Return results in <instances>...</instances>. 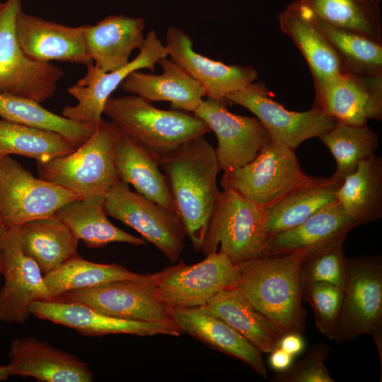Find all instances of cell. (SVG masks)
Returning a JSON list of instances; mask_svg holds the SVG:
<instances>
[{"label":"cell","mask_w":382,"mask_h":382,"mask_svg":"<svg viewBox=\"0 0 382 382\" xmlns=\"http://www.w3.org/2000/svg\"><path fill=\"white\" fill-rule=\"evenodd\" d=\"M175 212L193 248L200 252L220 191L215 149L199 136L158 159Z\"/></svg>","instance_id":"cell-1"},{"label":"cell","mask_w":382,"mask_h":382,"mask_svg":"<svg viewBox=\"0 0 382 382\" xmlns=\"http://www.w3.org/2000/svg\"><path fill=\"white\" fill-rule=\"evenodd\" d=\"M307 252L270 253L238 265L237 289L281 336L306 328L299 271Z\"/></svg>","instance_id":"cell-2"},{"label":"cell","mask_w":382,"mask_h":382,"mask_svg":"<svg viewBox=\"0 0 382 382\" xmlns=\"http://www.w3.org/2000/svg\"><path fill=\"white\" fill-rule=\"evenodd\" d=\"M103 114L116 125L122 134L157 159L187 141L211 132L207 124L193 113L158 109L133 94L110 96Z\"/></svg>","instance_id":"cell-3"},{"label":"cell","mask_w":382,"mask_h":382,"mask_svg":"<svg viewBox=\"0 0 382 382\" xmlns=\"http://www.w3.org/2000/svg\"><path fill=\"white\" fill-rule=\"evenodd\" d=\"M121 135L115 123L102 119L91 136L72 153L37 162L39 178L81 197L105 196L120 180L115 153Z\"/></svg>","instance_id":"cell-4"},{"label":"cell","mask_w":382,"mask_h":382,"mask_svg":"<svg viewBox=\"0 0 382 382\" xmlns=\"http://www.w3.org/2000/svg\"><path fill=\"white\" fill-rule=\"evenodd\" d=\"M263 208L229 189L220 191L200 252L219 251L239 265L270 254Z\"/></svg>","instance_id":"cell-5"},{"label":"cell","mask_w":382,"mask_h":382,"mask_svg":"<svg viewBox=\"0 0 382 382\" xmlns=\"http://www.w3.org/2000/svg\"><path fill=\"white\" fill-rule=\"evenodd\" d=\"M345 285L335 341L369 335L382 362V257L345 256Z\"/></svg>","instance_id":"cell-6"},{"label":"cell","mask_w":382,"mask_h":382,"mask_svg":"<svg viewBox=\"0 0 382 382\" xmlns=\"http://www.w3.org/2000/svg\"><path fill=\"white\" fill-rule=\"evenodd\" d=\"M295 151L270 139L248 163L224 172L220 184L265 207L308 182Z\"/></svg>","instance_id":"cell-7"},{"label":"cell","mask_w":382,"mask_h":382,"mask_svg":"<svg viewBox=\"0 0 382 382\" xmlns=\"http://www.w3.org/2000/svg\"><path fill=\"white\" fill-rule=\"evenodd\" d=\"M22 0L0 1V94L16 96L42 103L55 93L62 69L51 62L29 58L21 49L16 22Z\"/></svg>","instance_id":"cell-8"},{"label":"cell","mask_w":382,"mask_h":382,"mask_svg":"<svg viewBox=\"0 0 382 382\" xmlns=\"http://www.w3.org/2000/svg\"><path fill=\"white\" fill-rule=\"evenodd\" d=\"M239 279L238 265L219 251L193 265L181 260L152 273L157 297L170 309L204 306L219 292L236 287Z\"/></svg>","instance_id":"cell-9"},{"label":"cell","mask_w":382,"mask_h":382,"mask_svg":"<svg viewBox=\"0 0 382 382\" xmlns=\"http://www.w3.org/2000/svg\"><path fill=\"white\" fill-rule=\"evenodd\" d=\"M50 300L79 302L111 317L180 329L173 310L157 297L150 273L137 279L116 280L66 291Z\"/></svg>","instance_id":"cell-10"},{"label":"cell","mask_w":382,"mask_h":382,"mask_svg":"<svg viewBox=\"0 0 382 382\" xmlns=\"http://www.w3.org/2000/svg\"><path fill=\"white\" fill-rule=\"evenodd\" d=\"M80 198L58 185L35 178L9 156L0 157L1 227H18L53 216L64 205Z\"/></svg>","instance_id":"cell-11"},{"label":"cell","mask_w":382,"mask_h":382,"mask_svg":"<svg viewBox=\"0 0 382 382\" xmlns=\"http://www.w3.org/2000/svg\"><path fill=\"white\" fill-rule=\"evenodd\" d=\"M104 207L108 216L134 228L171 262L180 259L187 234L175 213L132 191L121 180L106 194Z\"/></svg>","instance_id":"cell-12"},{"label":"cell","mask_w":382,"mask_h":382,"mask_svg":"<svg viewBox=\"0 0 382 382\" xmlns=\"http://www.w3.org/2000/svg\"><path fill=\"white\" fill-rule=\"evenodd\" d=\"M0 321L22 325L30 314L31 304L49 300L44 274L35 260L23 250L16 227H1Z\"/></svg>","instance_id":"cell-13"},{"label":"cell","mask_w":382,"mask_h":382,"mask_svg":"<svg viewBox=\"0 0 382 382\" xmlns=\"http://www.w3.org/2000/svg\"><path fill=\"white\" fill-rule=\"evenodd\" d=\"M167 56L166 46L154 30H149L137 56L125 66L110 72L103 71L94 64L87 66L86 75L68 88L69 93L77 103L65 106L62 116L96 128L102 120L107 100L122 82L134 71L147 69L154 71L155 65Z\"/></svg>","instance_id":"cell-14"},{"label":"cell","mask_w":382,"mask_h":382,"mask_svg":"<svg viewBox=\"0 0 382 382\" xmlns=\"http://www.w3.org/2000/svg\"><path fill=\"white\" fill-rule=\"evenodd\" d=\"M226 100L250 110L262 122L270 139L294 151L303 141L319 138L337 122L316 108L303 112L286 109L270 98L263 83L253 82L228 95Z\"/></svg>","instance_id":"cell-15"},{"label":"cell","mask_w":382,"mask_h":382,"mask_svg":"<svg viewBox=\"0 0 382 382\" xmlns=\"http://www.w3.org/2000/svg\"><path fill=\"white\" fill-rule=\"evenodd\" d=\"M227 102L207 98L192 112L204 121L217 139L216 155L220 170L230 171L250 162L270 139L255 117L231 112Z\"/></svg>","instance_id":"cell-16"},{"label":"cell","mask_w":382,"mask_h":382,"mask_svg":"<svg viewBox=\"0 0 382 382\" xmlns=\"http://www.w3.org/2000/svg\"><path fill=\"white\" fill-rule=\"evenodd\" d=\"M313 108L337 122L366 125L368 120L382 119V75L349 71L330 78L316 92Z\"/></svg>","instance_id":"cell-17"},{"label":"cell","mask_w":382,"mask_h":382,"mask_svg":"<svg viewBox=\"0 0 382 382\" xmlns=\"http://www.w3.org/2000/svg\"><path fill=\"white\" fill-rule=\"evenodd\" d=\"M168 55L204 88L207 98L228 102L226 96L255 82L257 72L252 66L226 64L195 52L191 37L182 29L166 30Z\"/></svg>","instance_id":"cell-18"},{"label":"cell","mask_w":382,"mask_h":382,"mask_svg":"<svg viewBox=\"0 0 382 382\" xmlns=\"http://www.w3.org/2000/svg\"><path fill=\"white\" fill-rule=\"evenodd\" d=\"M86 26H67L22 10L16 18V32L21 49L35 61L67 62L87 67L93 62L86 47Z\"/></svg>","instance_id":"cell-19"},{"label":"cell","mask_w":382,"mask_h":382,"mask_svg":"<svg viewBox=\"0 0 382 382\" xmlns=\"http://www.w3.org/2000/svg\"><path fill=\"white\" fill-rule=\"evenodd\" d=\"M30 314L73 329L86 336L128 334L141 337L166 335L179 337L183 332L171 326L124 320L103 314L79 302L42 300L33 302Z\"/></svg>","instance_id":"cell-20"},{"label":"cell","mask_w":382,"mask_h":382,"mask_svg":"<svg viewBox=\"0 0 382 382\" xmlns=\"http://www.w3.org/2000/svg\"><path fill=\"white\" fill-rule=\"evenodd\" d=\"M10 376L42 382H91L94 375L77 357L34 336L13 340L8 351Z\"/></svg>","instance_id":"cell-21"},{"label":"cell","mask_w":382,"mask_h":382,"mask_svg":"<svg viewBox=\"0 0 382 382\" xmlns=\"http://www.w3.org/2000/svg\"><path fill=\"white\" fill-rule=\"evenodd\" d=\"M172 310L175 320L183 333L185 332L209 347L242 361L263 378H267L262 352L222 319L204 306Z\"/></svg>","instance_id":"cell-22"},{"label":"cell","mask_w":382,"mask_h":382,"mask_svg":"<svg viewBox=\"0 0 382 382\" xmlns=\"http://www.w3.org/2000/svg\"><path fill=\"white\" fill-rule=\"evenodd\" d=\"M282 31L296 44L311 71L316 92L332 77L347 71L337 52L297 0L278 17Z\"/></svg>","instance_id":"cell-23"},{"label":"cell","mask_w":382,"mask_h":382,"mask_svg":"<svg viewBox=\"0 0 382 382\" xmlns=\"http://www.w3.org/2000/svg\"><path fill=\"white\" fill-rule=\"evenodd\" d=\"M145 21L123 14L110 15L87 25L86 42L93 64L104 72L117 70L130 61L132 52L144 45Z\"/></svg>","instance_id":"cell-24"},{"label":"cell","mask_w":382,"mask_h":382,"mask_svg":"<svg viewBox=\"0 0 382 382\" xmlns=\"http://www.w3.org/2000/svg\"><path fill=\"white\" fill-rule=\"evenodd\" d=\"M163 73L132 72L120 84L125 91L151 103L168 101L175 110L193 112L203 98L204 88L171 59L159 60Z\"/></svg>","instance_id":"cell-25"},{"label":"cell","mask_w":382,"mask_h":382,"mask_svg":"<svg viewBox=\"0 0 382 382\" xmlns=\"http://www.w3.org/2000/svg\"><path fill=\"white\" fill-rule=\"evenodd\" d=\"M357 226L336 202L320 209L298 226L269 236L267 250L270 253L310 251L345 240L347 233Z\"/></svg>","instance_id":"cell-26"},{"label":"cell","mask_w":382,"mask_h":382,"mask_svg":"<svg viewBox=\"0 0 382 382\" xmlns=\"http://www.w3.org/2000/svg\"><path fill=\"white\" fill-rule=\"evenodd\" d=\"M105 196L82 197L67 203L54 214L88 248H100L112 243L145 245L144 238L134 236L112 224L105 210Z\"/></svg>","instance_id":"cell-27"},{"label":"cell","mask_w":382,"mask_h":382,"mask_svg":"<svg viewBox=\"0 0 382 382\" xmlns=\"http://www.w3.org/2000/svg\"><path fill=\"white\" fill-rule=\"evenodd\" d=\"M16 228L23 251L35 260L43 274L76 254L79 240L55 214Z\"/></svg>","instance_id":"cell-28"},{"label":"cell","mask_w":382,"mask_h":382,"mask_svg":"<svg viewBox=\"0 0 382 382\" xmlns=\"http://www.w3.org/2000/svg\"><path fill=\"white\" fill-rule=\"evenodd\" d=\"M340 185L332 177L312 178L263 208L268 237L295 227L320 209L337 202Z\"/></svg>","instance_id":"cell-29"},{"label":"cell","mask_w":382,"mask_h":382,"mask_svg":"<svg viewBox=\"0 0 382 382\" xmlns=\"http://www.w3.org/2000/svg\"><path fill=\"white\" fill-rule=\"evenodd\" d=\"M115 166L120 180L132 185L146 198L176 214L158 159L123 134L116 149Z\"/></svg>","instance_id":"cell-30"},{"label":"cell","mask_w":382,"mask_h":382,"mask_svg":"<svg viewBox=\"0 0 382 382\" xmlns=\"http://www.w3.org/2000/svg\"><path fill=\"white\" fill-rule=\"evenodd\" d=\"M337 202L358 224L382 217V158L374 154L359 163L335 191Z\"/></svg>","instance_id":"cell-31"},{"label":"cell","mask_w":382,"mask_h":382,"mask_svg":"<svg viewBox=\"0 0 382 382\" xmlns=\"http://www.w3.org/2000/svg\"><path fill=\"white\" fill-rule=\"evenodd\" d=\"M202 306L228 323L262 353H270L279 347L282 336L237 287L219 292Z\"/></svg>","instance_id":"cell-32"},{"label":"cell","mask_w":382,"mask_h":382,"mask_svg":"<svg viewBox=\"0 0 382 382\" xmlns=\"http://www.w3.org/2000/svg\"><path fill=\"white\" fill-rule=\"evenodd\" d=\"M325 22L382 42L380 0H297Z\"/></svg>","instance_id":"cell-33"},{"label":"cell","mask_w":382,"mask_h":382,"mask_svg":"<svg viewBox=\"0 0 382 382\" xmlns=\"http://www.w3.org/2000/svg\"><path fill=\"white\" fill-rule=\"evenodd\" d=\"M0 117L30 127L57 133L76 148L84 143L95 127L56 115L40 103L16 96L0 94Z\"/></svg>","instance_id":"cell-34"},{"label":"cell","mask_w":382,"mask_h":382,"mask_svg":"<svg viewBox=\"0 0 382 382\" xmlns=\"http://www.w3.org/2000/svg\"><path fill=\"white\" fill-rule=\"evenodd\" d=\"M76 149L57 133L0 120V157L18 154L45 163Z\"/></svg>","instance_id":"cell-35"},{"label":"cell","mask_w":382,"mask_h":382,"mask_svg":"<svg viewBox=\"0 0 382 382\" xmlns=\"http://www.w3.org/2000/svg\"><path fill=\"white\" fill-rule=\"evenodd\" d=\"M142 276L116 263L90 262L76 253L57 268L44 274V281L50 300L66 291L116 280L137 279Z\"/></svg>","instance_id":"cell-36"},{"label":"cell","mask_w":382,"mask_h":382,"mask_svg":"<svg viewBox=\"0 0 382 382\" xmlns=\"http://www.w3.org/2000/svg\"><path fill=\"white\" fill-rule=\"evenodd\" d=\"M319 139L335 160L336 170L332 177L340 185L345 177L356 170L360 162L375 154L378 148V135L366 124L336 122Z\"/></svg>","instance_id":"cell-37"},{"label":"cell","mask_w":382,"mask_h":382,"mask_svg":"<svg viewBox=\"0 0 382 382\" xmlns=\"http://www.w3.org/2000/svg\"><path fill=\"white\" fill-rule=\"evenodd\" d=\"M308 11L313 22L337 52L347 71L382 75V42L330 25Z\"/></svg>","instance_id":"cell-38"},{"label":"cell","mask_w":382,"mask_h":382,"mask_svg":"<svg viewBox=\"0 0 382 382\" xmlns=\"http://www.w3.org/2000/svg\"><path fill=\"white\" fill-rule=\"evenodd\" d=\"M300 285L303 300L313 309L317 328L327 338L335 341L343 303V289L324 282Z\"/></svg>","instance_id":"cell-39"},{"label":"cell","mask_w":382,"mask_h":382,"mask_svg":"<svg viewBox=\"0 0 382 382\" xmlns=\"http://www.w3.org/2000/svg\"><path fill=\"white\" fill-rule=\"evenodd\" d=\"M345 240L308 251L299 271L300 284L324 282L344 289L346 280Z\"/></svg>","instance_id":"cell-40"},{"label":"cell","mask_w":382,"mask_h":382,"mask_svg":"<svg viewBox=\"0 0 382 382\" xmlns=\"http://www.w3.org/2000/svg\"><path fill=\"white\" fill-rule=\"evenodd\" d=\"M331 348L322 342L310 347L306 356L285 371L277 372L272 382H334L325 361Z\"/></svg>","instance_id":"cell-41"},{"label":"cell","mask_w":382,"mask_h":382,"mask_svg":"<svg viewBox=\"0 0 382 382\" xmlns=\"http://www.w3.org/2000/svg\"><path fill=\"white\" fill-rule=\"evenodd\" d=\"M304 345L302 334L297 332H290L282 335L279 343V347L293 357L302 352Z\"/></svg>","instance_id":"cell-42"},{"label":"cell","mask_w":382,"mask_h":382,"mask_svg":"<svg viewBox=\"0 0 382 382\" xmlns=\"http://www.w3.org/2000/svg\"><path fill=\"white\" fill-rule=\"evenodd\" d=\"M293 356L280 347L270 352L269 358L270 366L277 372L289 369L292 364Z\"/></svg>","instance_id":"cell-43"},{"label":"cell","mask_w":382,"mask_h":382,"mask_svg":"<svg viewBox=\"0 0 382 382\" xmlns=\"http://www.w3.org/2000/svg\"><path fill=\"white\" fill-rule=\"evenodd\" d=\"M10 376L8 366H0V381L8 379Z\"/></svg>","instance_id":"cell-44"},{"label":"cell","mask_w":382,"mask_h":382,"mask_svg":"<svg viewBox=\"0 0 382 382\" xmlns=\"http://www.w3.org/2000/svg\"><path fill=\"white\" fill-rule=\"evenodd\" d=\"M1 272H0V279H1Z\"/></svg>","instance_id":"cell-45"},{"label":"cell","mask_w":382,"mask_h":382,"mask_svg":"<svg viewBox=\"0 0 382 382\" xmlns=\"http://www.w3.org/2000/svg\"><path fill=\"white\" fill-rule=\"evenodd\" d=\"M0 230H1V224H0Z\"/></svg>","instance_id":"cell-46"}]
</instances>
